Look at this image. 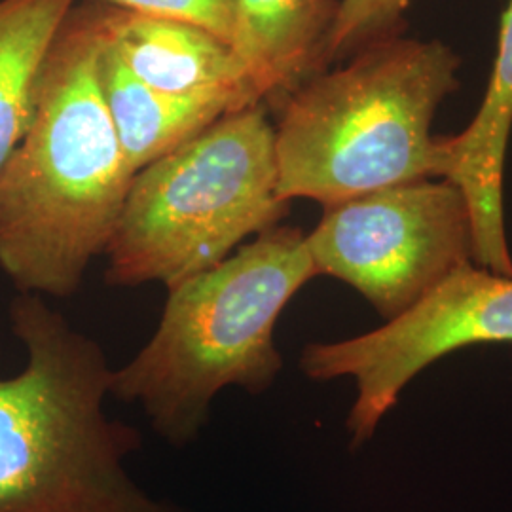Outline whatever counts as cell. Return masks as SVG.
<instances>
[{
    "instance_id": "3",
    "label": "cell",
    "mask_w": 512,
    "mask_h": 512,
    "mask_svg": "<svg viewBox=\"0 0 512 512\" xmlns=\"http://www.w3.org/2000/svg\"><path fill=\"white\" fill-rule=\"evenodd\" d=\"M313 277L319 275L300 228L277 224L260 232L167 291L158 329L128 365L114 370L110 395L139 404L167 444L190 446L224 389L249 395L272 389L283 370L275 323Z\"/></svg>"
},
{
    "instance_id": "6",
    "label": "cell",
    "mask_w": 512,
    "mask_h": 512,
    "mask_svg": "<svg viewBox=\"0 0 512 512\" xmlns=\"http://www.w3.org/2000/svg\"><path fill=\"white\" fill-rule=\"evenodd\" d=\"M323 209L306 236L317 275L355 289L384 321L473 262L471 209L446 179L387 186Z\"/></svg>"
},
{
    "instance_id": "4",
    "label": "cell",
    "mask_w": 512,
    "mask_h": 512,
    "mask_svg": "<svg viewBox=\"0 0 512 512\" xmlns=\"http://www.w3.org/2000/svg\"><path fill=\"white\" fill-rule=\"evenodd\" d=\"M304 82L279 107L277 192L329 207L387 186L444 177L440 103L459 88L442 40L393 37Z\"/></svg>"
},
{
    "instance_id": "11",
    "label": "cell",
    "mask_w": 512,
    "mask_h": 512,
    "mask_svg": "<svg viewBox=\"0 0 512 512\" xmlns=\"http://www.w3.org/2000/svg\"><path fill=\"white\" fill-rule=\"evenodd\" d=\"M99 76L133 175L200 135L224 114L249 107L232 93L173 95L154 90L129 73L105 44L99 57Z\"/></svg>"
},
{
    "instance_id": "13",
    "label": "cell",
    "mask_w": 512,
    "mask_h": 512,
    "mask_svg": "<svg viewBox=\"0 0 512 512\" xmlns=\"http://www.w3.org/2000/svg\"><path fill=\"white\" fill-rule=\"evenodd\" d=\"M414 0H340L329 44V65L385 38L406 35V14Z\"/></svg>"
},
{
    "instance_id": "9",
    "label": "cell",
    "mask_w": 512,
    "mask_h": 512,
    "mask_svg": "<svg viewBox=\"0 0 512 512\" xmlns=\"http://www.w3.org/2000/svg\"><path fill=\"white\" fill-rule=\"evenodd\" d=\"M512 131V0L503 12L488 90L473 122L458 135H440L444 179L465 194L475 232L473 262L512 277L503 215V173Z\"/></svg>"
},
{
    "instance_id": "7",
    "label": "cell",
    "mask_w": 512,
    "mask_h": 512,
    "mask_svg": "<svg viewBox=\"0 0 512 512\" xmlns=\"http://www.w3.org/2000/svg\"><path fill=\"white\" fill-rule=\"evenodd\" d=\"M505 342H512V277L471 262L382 327L311 342L302 349L300 370L313 382L353 380L346 431L349 448L359 450L427 366L458 349Z\"/></svg>"
},
{
    "instance_id": "10",
    "label": "cell",
    "mask_w": 512,
    "mask_h": 512,
    "mask_svg": "<svg viewBox=\"0 0 512 512\" xmlns=\"http://www.w3.org/2000/svg\"><path fill=\"white\" fill-rule=\"evenodd\" d=\"M340 0H236L232 48L256 103L277 112L304 82L330 69Z\"/></svg>"
},
{
    "instance_id": "5",
    "label": "cell",
    "mask_w": 512,
    "mask_h": 512,
    "mask_svg": "<svg viewBox=\"0 0 512 512\" xmlns=\"http://www.w3.org/2000/svg\"><path fill=\"white\" fill-rule=\"evenodd\" d=\"M277 192L275 126L258 103L137 171L105 255L107 283L173 289L289 215Z\"/></svg>"
},
{
    "instance_id": "14",
    "label": "cell",
    "mask_w": 512,
    "mask_h": 512,
    "mask_svg": "<svg viewBox=\"0 0 512 512\" xmlns=\"http://www.w3.org/2000/svg\"><path fill=\"white\" fill-rule=\"evenodd\" d=\"M110 4L158 16L186 19L202 25L232 44L236 27V0H107Z\"/></svg>"
},
{
    "instance_id": "12",
    "label": "cell",
    "mask_w": 512,
    "mask_h": 512,
    "mask_svg": "<svg viewBox=\"0 0 512 512\" xmlns=\"http://www.w3.org/2000/svg\"><path fill=\"white\" fill-rule=\"evenodd\" d=\"M76 0H0V173L25 137L46 52Z\"/></svg>"
},
{
    "instance_id": "1",
    "label": "cell",
    "mask_w": 512,
    "mask_h": 512,
    "mask_svg": "<svg viewBox=\"0 0 512 512\" xmlns=\"http://www.w3.org/2000/svg\"><path fill=\"white\" fill-rule=\"evenodd\" d=\"M101 0H76L42 61L33 120L0 173V270L19 293L73 296L105 255L133 171L99 76Z\"/></svg>"
},
{
    "instance_id": "2",
    "label": "cell",
    "mask_w": 512,
    "mask_h": 512,
    "mask_svg": "<svg viewBox=\"0 0 512 512\" xmlns=\"http://www.w3.org/2000/svg\"><path fill=\"white\" fill-rule=\"evenodd\" d=\"M10 325L27 365L0 378V512H183L126 471L143 439L105 410L103 348L40 294L12 300Z\"/></svg>"
},
{
    "instance_id": "8",
    "label": "cell",
    "mask_w": 512,
    "mask_h": 512,
    "mask_svg": "<svg viewBox=\"0 0 512 512\" xmlns=\"http://www.w3.org/2000/svg\"><path fill=\"white\" fill-rule=\"evenodd\" d=\"M103 44L129 73L173 95L232 93L258 105L232 44L202 25L101 0Z\"/></svg>"
}]
</instances>
